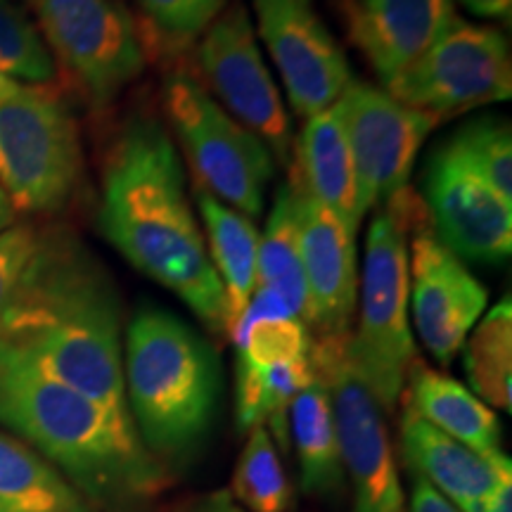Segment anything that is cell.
I'll return each mask as SVG.
<instances>
[{"mask_svg": "<svg viewBox=\"0 0 512 512\" xmlns=\"http://www.w3.org/2000/svg\"><path fill=\"white\" fill-rule=\"evenodd\" d=\"M292 150L290 174L356 235L363 221L358 214L356 166L337 102L306 119Z\"/></svg>", "mask_w": 512, "mask_h": 512, "instance_id": "cell-19", "label": "cell"}, {"mask_svg": "<svg viewBox=\"0 0 512 512\" xmlns=\"http://www.w3.org/2000/svg\"><path fill=\"white\" fill-rule=\"evenodd\" d=\"M228 0H140L152 27L169 46L183 48L202 38Z\"/></svg>", "mask_w": 512, "mask_h": 512, "instance_id": "cell-31", "label": "cell"}, {"mask_svg": "<svg viewBox=\"0 0 512 512\" xmlns=\"http://www.w3.org/2000/svg\"><path fill=\"white\" fill-rule=\"evenodd\" d=\"M399 441L406 465L460 512H482L496 486L512 477L508 456H482L403 406Z\"/></svg>", "mask_w": 512, "mask_h": 512, "instance_id": "cell-17", "label": "cell"}, {"mask_svg": "<svg viewBox=\"0 0 512 512\" xmlns=\"http://www.w3.org/2000/svg\"><path fill=\"white\" fill-rule=\"evenodd\" d=\"M287 432L302 467V486L311 496H335L344 486L335 418L325 384L313 380L294 396L287 411Z\"/></svg>", "mask_w": 512, "mask_h": 512, "instance_id": "cell-22", "label": "cell"}, {"mask_svg": "<svg viewBox=\"0 0 512 512\" xmlns=\"http://www.w3.org/2000/svg\"><path fill=\"white\" fill-rule=\"evenodd\" d=\"M31 86H24V83H19L15 79H10V76L0 74V105L8 100H15L19 95H24L29 91Z\"/></svg>", "mask_w": 512, "mask_h": 512, "instance_id": "cell-38", "label": "cell"}, {"mask_svg": "<svg viewBox=\"0 0 512 512\" xmlns=\"http://www.w3.org/2000/svg\"><path fill=\"white\" fill-rule=\"evenodd\" d=\"M456 17V0H354L349 38L384 86L425 53Z\"/></svg>", "mask_w": 512, "mask_h": 512, "instance_id": "cell-18", "label": "cell"}, {"mask_svg": "<svg viewBox=\"0 0 512 512\" xmlns=\"http://www.w3.org/2000/svg\"><path fill=\"white\" fill-rule=\"evenodd\" d=\"M41 228L34 223H15L0 233V328L15 304L24 275L34 259Z\"/></svg>", "mask_w": 512, "mask_h": 512, "instance_id": "cell-32", "label": "cell"}, {"mask_svg": "<svg viewBox=\"0 0 512 512\" xmlns=\"http://www.w3.org/2000/svg\"><path fill=\"white\" fill-rule=\"evenodd\" d=\"M83 174L79 126L48 88L0 105V188L17 211L57 214L72 202Z\"/></svg>", "mask_w": 512, "mask_h": 512, "instance_id": "cell-7", "label": "cell"}, {"mask_svg": "<svg viewBox=\"0 0 512 512\" xmlns=\"http://www.w3.org/2000/svg\"><path fill=\"white\" fill-rule=\"evenodd\" d=\"M238 387H235V418L242 432L268 425L278 444L287 448V411L294 396L316 380L311 356L275 366H252L238 356Z\"/></svg>", "mask_w": 512, "mask_h": 512, "instance_id": "cell-24", "label": "cell"}, {"mask_svg": "<svg viewBox=\"0 0 512 512\" xmlns=\"http://www.w3.org/2000/svg\"><path fill=\"white\" fill-rule=\"evenodd\" d=\"M472 15L494 19V22H501L505 27H510L512 19V0H460Z\"/></svg>", "mask_w": 512, "mask_h": 512, "instance_id": "cell-35", "label": "cell"}, {"mask_svg": "<svg viewBox=\"0 0 512 512\" xmlns=\"http://www.w3.org/2000/svg\"><path fill=\"white\" fill-rule=\"evenodd\" d=\"M337 105L354 155L363 219L406 188L420 147L439 121L358 79L347 83Z\"/></svg>", "mask_w": 512, "mask_h": 512, "instance_id": "cell-12", "label": "cell"}, {"mask_svg": "<svg viewBox=\"0 0 512 512\" xmlns=\"http://www.w3.org/2000/svg\"><path fill=\"white\" fill-rule=\"evenodd\" d=\"M17 216H19V211L15 209V204L10 202V197L5 195L3 188H0V233H5V230L15 226V223H19Z\"/></svg>", "mask_w": 512, "mask_h": 512, "instance_id": "cell-37", "label": "cell"}, {"mask_svg": "<svg viewBox=\"0 0 512 512\" xmlns=\"http://www.w3.org/2000/svg\"><path fill=\"white\" fill-rule=\"evenodd\" d=\"M252 5L292 110L309 119L335 105L351 81L349 62L309 0H252Z\"/></svg>", "mask_w": 512, "mask_h": 512, "instance_id": "cell-14", "label": "cell"}, {"mask_svg": "<svg viewBox=\"0 0 512 512\" xmlns=\"http://www.w3.org/2000/svg\"><path fill=\"white\" fill-rule=\"evenodd\" d=\"M238 356L252 366H275L311 356L313 337L299 318H261L230 330Z\"/></svg>", "mask_w": 512, "mask_h": 512, "instance_id": "cell-30", "label": "cell"}, {"mask_svg": "<svg viewBox=\"0 0 512 512\" xmlns=\"http://www.w3.org/2000/svg\"><path fill=\"white\" fill-rule=\"evenodd\" d=\"M197 207L207 228V252L226 297V335L259 285V230L240 211L197 188Z\"/></svg>", "mask_w": 512, "mask_h": 512, "instance_id": "cell-21", "label": "cell"}, {"mask_svg": "<svg viewBox=\"0 0 512 512\" xmlns=\"http://www.w3.org/2000/svg\"><path fill=\"white\" fill-rule=\"evenodd\" d=\"M121 302L100 259L67 228H41L0 339L114 418L126 406Z\"/></svg>", "mask_w": 512, "mask_h": 512, "instance_id": "cell-2", "label": "cell"}, {"mask_svg": "<svg viewBox=\"0 0 512 512\" xmlns=\"http://www.w3.org/2000/svg\"><path fill=\"white\" fill-rule=\"evenodd\" d=\"M0 512H91V505L34 448L0 430Z\"/></svg>", "mask_w": 512, "mask_h": 512, "instance_id": "cell-23", "label": "cell"}, {"mask_svg": "<svg viewBox=\"0 0 512 512\" xmlns=\"http://www.w3.org/2000/svg\"><path fill=\"white\" fill-rule=\"evenodd\" d=\"M415 195L403 188L384 202L370 223L361 273V313L351 332V351L363 380L384 413L401 401L415 344L408 323L411 275H408V211Z\"/></svg>", "mask_w": 512, "mask_h": 512, "instance_id": "cell-5", "label": "cell"}, {"mask_svg": "<svg viewBox=\"0 0 512 512\" xmlns=\"http://www.w3.org/2000/svg\"><path fill=\"white\" fill-rule=\"evenodd\" d=\"M309 3H311V0H309Z\"/></svg>", "mask_w": 512, "mask_h": 512, "instance_id": "cell-39", "label": "cell"}, {"mask_svg": "<svg viewBox=\"0 0 512 512\" xmlns=\"http://www.w3.org/2000/svg\"><path fill=\"white\" fill-rule=\"evenodd\" d=\"M444 147L512 202V131L508 119L479 117L453 133Z\"/></svg>", "mask_w": 512, "mask_h": 512, "instance_id": "cell-28", "label": "cell"}, {"mask_svg": "<svg viewBox=\"0 0 512 512\" xmlns=\"http://www.w3.org/2000/svg\"><path fill=\"white\" fill-rule=\"evenodd\" d=\"M0 427L17 434L76 489L105 503L145 501L162 467L124 422L36 368L0 339Z\"/></svg>", "mask_w": 512, "mask_h": 512, "instance_id": "cell-3", "label": "cell"}, {"mask_svg": "<svg viewBox=\"0 0 512 512\" xmlns=\"http://www.w3.org/2000/svg\"><path fill=\"white\" fill-rule=\"evenodd\" d=\"M408 512H460L456 505L448 501L446 496H441L434 486L415 475L413 479V491H411V510Z\"/></svg>", "mask_w": 512, "mask_h": 512, "instance_id": "cell-33", "label": "cell"}, {"mask_svg": "<svg viewBox=\"0 0 512 512\" xmlns=\"http://www.w3.org/2000/svg\"><path fill=\"white\" fill-rule=\"evenodd\" d=\"M422 204L434 233L458 259L503 264L512 252V202L444 145L427 162Z\"/></svg>", "mask_w": 512, "mask_h": 512, "instance_id": "cell-15", "label": "cell"}, {"mask_svg": "<svg viewBox=\"0 0 512 512\" xmlns=\"http://www.w3.org/2000/svg\"><path fill=\"white\" fill-rule=\"evenodd\" d=\"M164 114L174 128L197 188L256 219L264 211L266 190L273 181L271 150L238 124L188 72L164 81Z\"/></svg>", "mask_w": 512, "mask_h": 512, "instance_id": "cell-6", "label": "cell"}, {"mask_svg": "<svg viewBox=\"0 0 512 512\" xmlns=\"http://www.w3.org/2000/svg\"><path fill=\"white\" fill-rule=\"evenodd\" d=\"M242 510L249 512H290L294 489L280 458L278 446L266 430L256 425L249 430L233 475V494Z\"/></svg>", "mask_w": 512, "mask_h": 512, "instance_id": "cell-27", "label": "cell"}, {"mask_svg": "<svg viewBox=\"0 0 512 512\" xmlns=\"http://www.w3.org/2000/svg\"><path fill=\"white\" fill-rule=\"evenodd\" d=\"M202 79L219 105L271 150L278 164H292V124L278 86L256 43L254 24L242 3L211 22L200 46Z\"/></svg>", "mask_w": 512, "mask_h": 512, "instance_id": "cell-11", "label": "cell"}, {"mask_svg": "<svg viewBox=\"0 0 512 512\" xmlns=\"http://www.w3.org/2000/svg\"><path fill=\"white\" fill-rule=\"evenodd\" d=\"M124 387L147 451L185 456L207 437L219 408V358L185 320L147 306L126 330Z\"/></svg>", "mask_w": 512, "mask_h": 512, "instance_id": "cell-4", "label": "cell"}, {"mask_svg": "<svg viewBox=\"0 0 512 512\" xmlns=\"http://www.w3.org/2000/svg\"><path fill=\"white\" fill-rule=\"evenodd\" d=\"M0 74L36 88L57 79V64L41 31L12 0H0Z\"/></svg>", "mask_w": 512, "mask_h": 512, "instance_id": "cell-29", "label": "cell"}, {"mask_svg": "<svg viewBox=\"0 0 512 512\" xmlns=\"http://www.w3.org/2000/svg\"><path fill=\"white\" fill-rule=\"evenodd\" d=\"M408 233H413L408 275L415 330L441 366H451L482 318L489 292L437 238L427 211L415 216Z\"/></svg>", "mask_w": 512, "mask_h": 512, "instance_id": "cell-13", "label": "cell"}, {"mask_svg": "<svg viewBox=\"0 0 512 512\" xmlns=\"http://www.w3.org/2000/svg\"><path fill=\"white\" fill-rule=\"evenodd\" d=\"M311 363L328 392L339 456L354 491V512H403L387 420L351 351V330L313 339Z\"/></svg>", "mask_w": 512, "mask_h": 512, "instance_id": "cell-8", "label": "cell"}, {"mask_svg": "<svg viewBox=\"0 0 512 512\" xmlns=\"http://www.w3.org/2000/svg\"><path fill=\"white\" fill-rule=\"evenodd\" d=\"M408 406L460 444L482 456H501V422L491 406L477 399L465 384L415 361L408 370Z\"/></svg>", "mask_w": 512, "mask_h": 512, "instance_id": "cell-20", "label": "cell"}, {"mask_svg": "<svg viewBox=\"0 0 512 512\" xmlns=\"http://www.w3.org/2000/svg\"><path fill=\"white\" fill-rule=\"evenodd\" d=\"M102 235L136 271L226 332V297L185 195V169L166 126L136 114L114 138L102 174Z\"/></svg>", "mask_w": 512, "mask_h": 512, "instance_id": "cell-1", "label": "cell"}, {"mask_svg": "<svg viewBox=\"0 0 512 512\" xmlns=\"http://www.w3.org/2000/svg\"><path fill=\"white\" fill-rule=\"evenodd\" d=\"M57 67L95 110L112 105L145 72L138 24L117 0H29Z\"/></svg>", "mask_w": 512, "mask_h": 512, "instance_id": "cell-9", "label": "cell"}, {"mask_svg": "<svg viewBox=\"0 0 512 512\" xmlns=\"http://www.w3.org/2000/svg\"><path fill=\"white\" fill-rule=\"evenodd\" d=\"M297 200L299 249L306 283V328L318 337L349 332L358 302L356 235L290 174Z\"/></svg>", "mask_w": 512, "mask_h": 512, "instance_id": "cell-16", "label": "cell"}, {"mask_svg": "<svg viewBox=\"0 0 512 512\" xmlns=\"http://www.w3.org/2000/svg\"><path fill=\"white\" fill-rule=\"evenodd\" d=\"M176 512H247V510H242L238 501H235L228 491H211L207 496L190 498V501L183 503Z\"/></svg>", "mask_w": 512, "mask_h": 512, "instance_id": "cell-34", "label": "cell"}, {"mask_svg": "<svg viewBox=\"0 0 512 512\" xmlns=\"http://www.w3.org/2000/svg\"><path fill=\"white\" fill-rule=\"evenodd\" d=\"M384 88L437 121L505 102L512 95L510 43L501 29L456 15L444 34Z\"/></svg>", "mask_w": 512, "mask_h": 512, "instance_id": "cell-10", "label": "cell"}, {"mask_svg": "<svg viewBox=\"0 0 512 512\" xmlns=\"http://www.w3.org/2000/svg\"><path fill=\"white\" fill-rule=\"evenodd\" d=\"M482 512H512V477H505L501 484L496 486L494 496L484 505Z\"/></svg>", "mask_w": 512, "mask_h": 512, "instance_id": "cell-36", "label": "cell"}, {"mask_svg": "<svg viewBox=\"0 0 512 512\" xmlns=\"http://www.w3.org/2000/svg\"><path fill=\"white\" fill-rule=\"evenodd\" d=\"M465 373L472 394L498 408L512 411V304L498 302L479 318L465 339Z\"/></svg>", "mask_w": 512, "mask_h": 512, "instance_id": "cell-26", "label": "cell"}, {"mask_svg": "<svg viewBox=\"0 0 512 512\" xmlns=\"http://www.w3.org/2000/svg\"><path fill=\"white\" fill-rule=\"evenodd\" d=\"M278 294L294 318L306 325V283L299 249V219L294 188L287 178L275 190L271 216L259 235V285Z\"/></svg>", "mask_w": 512, "mask_h": 512, "instance_id": "cell-25", "label": "cell"}]
</instances>
